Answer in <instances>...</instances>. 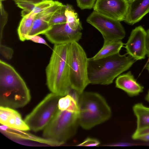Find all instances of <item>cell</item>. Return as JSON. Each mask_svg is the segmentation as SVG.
<instances>
[{
    "label": "cell",
    "instance_id": "1",
    "mask_svg": "<svg viewBox=\"0 0 149 149\" xmlns=\"http://www.w3.org/2000/svg\"><path fill=\"white\" fill-rule=\"evenodd\" d=\"M29 89L14 68L0 61V106L12 108L24 107L30 101Z\"/></svg>",
    "mask_w": 149,
    "mask_h": 149
},
{
    "label": "cell",
    "instance_id": "2",
    "mask_svg": "<svg viewBox=\"0 0 149 149\" xmlns=\"http://www.w3.org/2000/svg\"><path fill=\"white\" fill-rule=\"evenodd\" d=\"M127 54L118 53L97 60L88 58V74L90 84L108 85L112 83L116 77L128 70L136 61Z\"/></svg>",
    "mask_w": 149,
    "mask_h": 149
},
{
    "label": "cell",
    "instance_id": "3",
    "mask_svg": "<svg viewBox=\"0 0 149 149\" xmlns=\"http://www.w3.org/2000/svg\"><path fill=\"white\" fill-rule=\"evenodd\" d=\"M70 44L55 45L46 69L47 86L52 93L61 97L68 94L69 81Z\"/></svg>",
    "mask_w": 149,
    "mask_h": 149
},
{
    "label": "cell",
    "instance_id": "4",
    "mask_svg": "<svg viewBox=\"0 0 149 149\" xmlns=\"http://www.w3.org/2000/svg\"><path fill=\"white\" fill-rule=\"evenodd\" d=\"M79 123L88 130L108 120L111 115V109L104 99L98 93L83 92L78 102Z\"/></svg>",
    "mask_w": 149,
    "mask_h": 149
},
{
    "label": "cell",
    "instance_id": "5",
    "mask_svg": "<svg viewBox=\"0 0 149 149\" xmlns=\"http://www.w3.org/2000/svg\"><path fill=\"white\" fill-rule=\"evenodd\" d=\"M78 113L58 110L44 129L43 137L63 144L75 134L78 123Z\"/></svg>",
    "mask_w": 149,
    "mask_h": 149
},
{
    "label": "cell",
    "instance_id": "6",
    "mask_svg": "<svg viewBox=\"0 0 149 149\" xmlns=\"http://www.w3.org/2000/svg\"><path fill=\"white\" fill-rule=\"evenodd\" d=\"M88 58L85 51L78 42L70 44V83L71 87L80 94L90 84L88 74Z\"/></svg>",
    "mask_w": 149,
    "mask_h": 149
},
{
    "label": "cell",
    "instance_id": "7",
    "mask_svg": "<svg viewBox=\"0 0 149 149\" xmlns=\"http://www.w3.org/2000/svg\"><path fill=\"white\" fill-rule=\"evenodd\" d=\"M61 97L52 93L48 94L26 116L24 121L30 130L38 132L47 126L59 110L58 102Z\"/></svg>",
    "mask_w": 149,
    "mask_h": 149
},
{
    "label": "cell",
    "instance_id": "8",
    "mask_svg": "<svg viewBox=\"0 0 149 149\" xmlns=\"http://www.w3.org/2000/svg\"><path fill=\"white\" fill-rule=\"evenodd\" d=\"M86 22L101 33L104 42L121 40L126 33L120 21L93 11L87 17Z\"/></svg>",
    "mask_w": 149,
    "mask_h": 149
},
{
    "label": "cell",
    "instance_id": "9",
    "mask_svg": "<svg viewBox=\"0 0 149 149\" xmlns=\"http://www.w3.org/2000/svg\"><path fill=\"white\" fill-rule=\"evenodd\" d=\"M129 7L128 0H97L94 11L120 21H124Z\"/></svg>",
    "mask_w": 149,
    "mask_h": 149
},
{
    "label": "cell",
    "instance_id": "10",
    "mask_svg": "<svg viewBox=\"0 0 149 149\" xmlns=\"http://www.w3.org/2000/svg\"><path fill=\"white\" fill-rule=\"evenodd\" d=\"M146 31L141 26L132 31L125 44L127 54L136 61L144 59L147 54Z\"/></svg>",
    "mask_w": 149,
    "mask_h": 149
},
{
    "label": "cell",
    "instance_id": "11",
    "mask_svg": "<svg viewBox=\"0 0 149 149\" xmlns=\"http://www.w3.org/2000/svg\"><path fill=\"white\" fill-rule=\"evenodd\" d=\"M47 39L55 45L78 42L81 38V31L71 29L66 23L54 25L45 34Z\"/></svg>",
    "mask_w": 149,
    "mask_h": 149
},
{
    "label": "cell",
    "instance_id": "12",
    "mask_svg": "<svg viewBox=\"0 0 149 149\" xmlns=\"http://www.w3.org/2000/svg\"><path fill=\"white\" fill-rule=\"evenodd\" d=\"M0 107V123L2 125L24 131L30 130L17 111L8 107Z\"/></svg>",
    "mask_w": 149,
    "mask_h": 149
},
{
    "label": "cell",
    "instance_id": "13",
    "mask_svg": "<svg viewBox=\"0 0 149 149\" xmlns=\"http://www.w3.org/2000/svg\"><path fill=\"white\" fill-rule=\"evenodd\" d=\"M149 13V0H134L129 2L127 16L124 21L133 25Z\"/></svg>",
    "mask_w": 149,
    "mask_h": 149
},
{
    "label": "cell",
    "instance_id": "14",
    "mask_svg": "<svg viewBox=\"0 0 149 149\" xmlns=\"http://www.w3.org/2000/svg\"><path fill=\"white\" fill-rule=\"evenodd\" d=\"M133 110L137 118V125L132 138L136 140L139 136L149 132V108L139 103L133 106Z\"/></svg>",
    "mask_w": 149,
    "mask_h": 149
},
{
    "label": "cell",
    "instance_id": "15",
    "mask_svg": "<svg viewBox=\"0 0 149 149\" xmlns=\"http://www.w3.org/2000/svg\"><path fill=\"white\" fill-rule=\"evenodd\" d=\"M116 85L131 97L138 95L143 91L144 88L136 81L130 71L118 76L116 81Z\"/></svg>",
    "mask_w": 149,
    "mask_h": 149
},
{
    "label": "cell",
    "instance_id": "16",
    "mask_svg": "<svg viewBox=\"0 0 149 149\" xmlns=\"http://www.w3.org/2000/svg\"><path fill=\"white\" fill-rule=\"evenodd\" d=\"M0 129L3 133L11 138L25 139L47 144H49L50 143V141L48 139L39 138L32 134L24 132V131L10 128L3 125L0 126Z\"/></svg>",
    "mask_w": 149,
    "mask_h": 149
},
{
    "label": "cell",
    "instance_id": "17",
    "mask_svg": "<svg viewBox=\"0 0 149 149\" xmlns=\"http://www.w3.org/2000/svg\"><path fill=\"white\" fill-rule=\"evenodd\" d=\"M123 44L121 40L104 42L101 49L94 56L90 58L93 60H97L119 53Z\"/></svg>",
    "mask_w": 149,
    "mask_h": 149
},
{
    "label": "cell",
    "instance_id": "18",
    "mask_svg": "<svg viewBox=\"0 0 149 149\" xmlns=\"http://www.w3.org/2000/svg\"><path fill=\"white\" fill-rule=\"evenodd\" d=\"M37 14L31 12L22 17L17 29L18 34L20 40H26L25 36L28 35Z\"/></svg>",
    "mask_w": 149,
    "mask_h": 149
},
{
    "label": "cell",
    "instance_id": "19",
    "mask_svg": "<svg viewBox=\"0 0 149 149\" xmlns=\"http://www.w3.org/2000/svg\"><path fill=\"white\" fill-rule=\"evenodd\" d=\"M65 15L66 18L67 23L71 29L74 30H79L81 31L83 29L77 14L71 5L69 4L66 5Z\"/></svg>",
    "mask_w": 149,
    "mask_h": 149
},
{
    "label": "cell",
    "instance_id": "20",
    "mask_svg": "<svg viewBox=\"0 0 149 149\" xmlns=\"http://www.w3.org/2000/svg\"><path fill=\"white\" fill-rule=\"evenodd\" d=\"M58 108L59 110L62 111L67 110L78 113L79 112L78 103L69 95L60 98Z\"/></svg>",
    "mask_w": 149,
    "mask_h": 149
},
{
    "label": "cell",
    "instance_id": "21",
    "mask_svg": "<svg viewBox=\"0 0 149 149\" xmlns=\"http://www.w3.org/2000/svg\"><path fill=\"white\" fill-rule=\"evenodd\" d=\"M51 27L48 22L36 17L28 35L33 36L45 34Z\"/></svg>",
    "mask_w": 149,
    "mask_h": 149
},
{
    "label": "cell",
    "instance_id": "22",
    "mask_svg": "<svg viewBox=\"0 0 149 149\" xmlns=\"http://www.w3.org/2000/svg\"><path fill=\"white\" fill-rule=\"evenodd\" d=\"M66 8V5L63 4L55 12L48 22L50 26H52L54 25L67 23L65 15Z\"/></svg>",
    "mask_w": 149,
    "mask_h": 149
},
{
    "label": "cell",
    "instance_id": "23",
    "mask_svg": "<svg viewBox=\"0 0 149 149\" xmlns=\"http://www.w3.org/2000/svg\"><path fill=\"white\" fill-rule=\"evenodd\" d=\"M63 5L62 3L58 1H54L52 5L37 14L36 17L48 22L54 14Z\"/></svg>",
    "mask_w": 149,
    "mask_h": 149
},
{
    "label": "cell",
    "instance_id": "24",
    "mask_svg": "<svg viewBox=\"0 0 149 149\" xmlns=\"http://www.w3.org/2000/svg\"><path fill=\"white\" fill-rule=\"evenodd\" d=\"M0 42H1L2 37L3 30L4 27L7 23L8 20V14L4 9L2 1H0Z\"/></svg>",
    "mask_w": 149,
    "mask_h": 149
},
{
    "label": "cell",
    "instance_id": "25",
    "mask_svg": "<svg viewBox=\"0 0 149 149\" xmlns=\"http://www.w3.org/2000/svg\"><path fill=\"white\" fill-rule=\"evenodd\" d=\"M54 2L52 0H45L36 4L32 12L37 14L52 5Z\"/></svg>",
    "mask_w": 149,
    "mask_h": 149
},
{
    "label": "cell",
    "instance_id": "26",
    "mask_svg": "<svg viewBox=\"0 0 149 149\" xmlns=\"http://www.w3.org/2000/svg\"><path fill=\"white\" fill-rule=\"evenodd\" d=\"M77 6L81 10L93 8L97 0H76Z\"/></svg>",
    "mask_w": 149,
    "mask_h": 149
},
{
    "label": "cell",
    "instance_id": "27",
    "mask_svg": "<svg viewBox=\"0 0 149 149\" xmlns=\"http://www.w3.org/2000/svg\"><path fill=\"white\" fill-rule=\"evenodd\" d=\"M0 52L4 58L10 60L12 57L13 50L11 48L0 44Z\"/></svg>",
    "mask_w": 149,
    "mask_h": 149
},
{
    "label": "cell",
    "instance_id": "28",
    "mask_svg": "<svg viewBox=\"0 0 149 149\" xmlns=\"http://www.w3.org/2000/svg\"><path fill=\"white\" fill-rule=\"evenodd\" d=\"M100 144V141L91 138H88L83 142L78 145L79 146H97Z\"/></svg>",
    "mask_w": 149,
    "mask_h": 149
},
{
    "label": "cell",
    "instance_id": "29",
    "mask_svg": "<svg viewBox=\"0 0 149 149\" xmlns=\"http://www.w3.org/2000/svg\"><path fill=\"white\" fill-rule=\"evenodd\" d=\"M25 38L26 40H29L36 43L43 44L48 46L46 41L38 35L31 36L26 35Z\"/></svg>",
    "mask_w": 149,
    "mask_h": 149
},
{
    "label": "cell",
    "instance_id": "30",
    "mask_svg": "<svg viewBox=\"0 0 149 149\" xmlns=\"http://www.w3.org/2000/svg\"><path fill=\"white\" fill-rule=\"evenodd\" d=\"M136 140H140L144 141H149V132L140 135Z\"/></svg>",
    "mask_w": 149,
    "mask_h": 149
},
{
    "label": "cell",
    "instance_id": "31",
    "mask_svg": "<svg viewBox=\"0 0 149 149\" xmlns=\"http://www.w3.org/2000/svg\"><path fill=\"white\" fill-rule=\"evenodd\" d=\"M15 3L19 1H26L36 4L41 2L45 0H13Z\"/></svg>",
    "mask_w": 149,
    "mask_h": 149
},
{
    "label": "cell",
    "instance_id": "32",
    "mask_svg": "<svg viewBox=\"0 0 149 149\" xmlns=\"http://www.w3.org/2000/svg\"><path fill=\"white\" fill-rule=\"evenodd\" d=\"M147 33L146 44L147 56L149 57V29L146 31Z\"/></svg>",
    "mask_w": 149,
    "mask_h": 149
},
{
    "label": "cell",
    "instance_id": "33",
    "mask_svg": "<svg viewBox=\"0 0 149 149\" xmlns=\"http://www.w3.org/2000/svg\"><path fill=\"white\" fill-rule=\"evenodd\" d=\"M145 99L147 101L149 102V90L148 92L147 95L145 97Z\"/></svg>",
    "mask_w": 149,
    "mask_h": 149
},
{
    "label": "cell",
    "instance_id": "34",
    "mask_svg": "<svg viewBox=\"0 0 149 149\" xmlns=\"http://www.w3.org/2000/svg\"><path fill=\"white\" fill-rule=\"evenodd\" d=\"M146 68L149 72V62L146 66Z\"/></svg>",
    "mask_w": 149,
    "mask_h": 149
},
{
    "label": "cell",
    "instance_id": "35",
    "mask_svg": "<svg viewBox=\"0 0 149 149\" xmlns=\"http://www.w3.org/2000/svg\"><path fill=\"white\" fill-rule=\"evenodd\" d=\"M134 0H128L129 2H131L133 1Z\"/></svg>",
    "mask_w": 149,
    "mask_h": 149
},
{
    "label": "cell",
    "instance_id": "36",
    "mask_svg": "<svg viewBox=\"0 0 149 149\" xmlns=\"http://www.w3.org/2000/svg\"><path fill=\"white\" fill-rule=\"evenodd\" d=\"M4 0H1V1H4Z\"/></svg>",
    "mask_w": 149,
    "mask_h": 149
},
{
    "label": "cell",
    "instance_id": "37",
    "mask_svg": "<svg viewBox=\"0 0 149 149\" xmlns=\"http://www.w3.org/2000/svg\"><path fill=\"white\" fill-rule=\"evenodd\" d=\"M0 1H2L1 0H0Z\"/></svg>",
    "mask_w": 149,
    "mask_h": 149
}]
</instances>
